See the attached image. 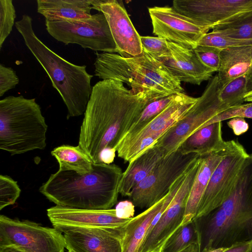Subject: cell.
<instances>
[{
    "label": "cell",
    "instance_id": "obj_1",
    "mask_svg": "<svg viewBox=\"0 0 252 252\" xmlns=\"http://www.w3.org/2000/svg\"><path fill=\"white\" fill-rule=\"evenodd\" d=\"M151 100L134 93L120 81L102 80L93 87L79 137L78 146L94 164H101L104 150L117 152L120 141Z\"/></svg>",
    "mask_w": 252,
    "mask_h": 252
},
{
    "label": "cell",
    "instance_id": "obj_2",
    "mask_svg": "<svg viewBox=\"0 0 252 252\" xmlns=\"http://www.w3.org/2000/svg\"><path fill=\"white\" fill-rule=\"evenodd\" d=\"M193 220L199 234V252L252 241V154L245 159L228 198Z\"/></svg>",
    "mask_w": 252,
    "mask_h": 252
},
{
    "label": "cell",
    "instance_id": "obj_3",
    "mask_svg": "<svg viewBox=\"0 0 252 252\" xmlns=\"http://www.w3.org/2000/svg\"><path fill=\"white\" fill-rule=\"evenodd\" d=\"M122 169L115 164H94L90 173L59 170L39 191L56 205L80 209H109L117 202Z\"/></svg>",
    "mask_w": 252,
    "mask_h": 252
},
{
    "label": "cell",
    "instance_id": "obj_4",
    "mask_svg": "<svg viewBox=\"0 0 252 252\" xmlns=\"http://www.w3.org/2000/svg\"><path fill=\"white\" fill-rule=\"evenodd\" d=\"M15 26L61 95L67 109V118L84 114L92 93L93 77L87 72L86 66L68 62L45 45L35 35L30 16L23 15Z\"/></svg>",
    "mask_w": 252,
    "mask_h": 252
},
{
    "label": "cell",
    "instance_id": "obj_5",
    "mask_svg": "<svg viewBox=\"0 0 252 252\" xmlns=\"http://www.w3.org/2000/svg\"><path fill=\"white\" fill-rule=\"evenodd\" d=\"M94 75L102 80L126 83L135 94L143 93L151 100L183 93L181 82L159 61L143 50L125 58L115 53L96 52Z\"/></svg>",
    "mask_w": 252,
    "mask_h": 252
},
{
    "label": "cell",
    "instance_id": "obj_6",
    "mask_svg": "<svg viewBox=\"0 0 252 252\" xmlns=\"http://www.w3.org/2000/svg\"><path fill=\"white\" fill-rule=\"evenodd\" d=\"M48 126L35 98L9 96L0 100V149L12 156L46 145Z\"/></svg>",
    "mask_w": 252,
    "mask_h": 252
},
{
    "label": "cell",
    "instance_id": "obj_7",
    "mask_svg": "<svg viewBox=\"0 0 252 252\" xmlns=\"http://www.w3.org/2000/svg\"><path fill=\"white\" fill-rule=\"evenodd\" d=\"M218 75L213 76L197 101L185 115L168 129L154 146L159 148L164 157L176 151L182 142L218 114L228 108L220 99Z\"/></svg>",
    "mask_w": 252,
    "mask_h": 252
},
{
    "label": "cell",
    "instance_id": "obj_8",
    "mask_svg": "<svg viewBox=\"0 0 252 252\" xmlns=\"http://www.w3.org/2000/svg\"><path fill=\"white\" fill-rule=\"evenodd\" d=\"M199 156L195 153L184 154L177 149L163 158L132 190L130 198L134 205L147 209L160 200Z\"/></svg>",
    "mask_w": 252,
    "mask_h": 252
},
{
    "label": "cell",
    "instance_id": "obj_9",
    "mask_svg": "<svg viewBox=\"0 0 252 252\" xmlns=\"http://www.w3.org/2000/svg\"><path fill=\"white\" fill-rule=\"evenodd\" d=\"M48 32L64 44H77L84 48L118 54L116 44L102 12L90 18L65 21L45 20Z\"/></svg>",
    "mask_w": 252,
    "mask_h": 252
},
{
    "label": "cell",
    "instance_id": "obj_10",
    "mask_svg": "<svg viewBox=\"0 0 252 252\" xmlns=\"http://www.w3.org/2000/svg\"><path fill=\"white\" fill-rule=\"evenodd\" d=\"M13 246L24 252H65L63 233L28 220L0 216V246Z\"/></svg>",
    "mask_w": 252,
    "mask_h": 252
},
{
    "label": "cell",
    "instance_id": "obj_11",
    "mask_svg": "<svg viewBox=\"0 0 252 252\" xmlns=\"http://www.w3.org/2000/svg\"><path fill=\"white\" fill-rule=\"evenodd\" d=\"M249 155L243 145L234 140L231 148L213 173L194 219L208 214L228 198Z\"/></svg>",
    "mask_w": 252,
    "mask_h": 252
},
{
    "label": "cell",
    "instance_id": "obj_12",
    "mask_svg": "<svg viewBox=\"0 0 252 252\" xmlns=\"http://www.w3.org/2000/svg\"><path fill=\"white\" fill-rule=\"evenodd\" d=\"M201 161L199 156L188 171L183 182L171 203L147 234L139 252H148L163 246L181 225L190 190Z\"/></svg>",
    "mask_w": 252,
    "mask_h": 252
},
{
    "label": "cell",
    "instance_id": "obj_13",
    "mask_svg": "<svg viewBox=\"0 0 252 252\" xmlns=\"http://www.w3.org/2000/svg\"><path fill=\"white\" fill-rule=\"evenodd\" d=\"M153 33L182 47L193 49L202 36L210 30L201 27L177 11L172 6L148 8Z\"/></svg>",
    "mask_w": 252,
    "mask_h": 252
},
{
    "label": "cell",
    "instance_id": "obj_14",
    "mask_svg": "<svg viewBox=\"0 0 252 252\" xmlns=\"http://www.w3.org/2000/svg\"><path fill=\"white\" fill-rule=\"evenodd\" d=\"M93 9L102 12L109 25L118 54L130 58L141 54L140 35L133 26L122 1L92 0Z\"/></svg>",
    "mask_w": 252,
    "mask_h": 252
},
{
    "label": "cell",
    "instance_id": "obj_15",
    "mask_svg": "<svg viewBox=\"0 0 252 252\" xmlns=\"http://www.w3.org/2000/svg\"><path fill=\"white\" fill-rule=\"evenodd\" d=\"M172 7L198 26L211 30L238 13L252 9V0H175Z\"/></svg>",
    "mask_w": 252,
    "mask_h": 252
},
{
    "label": "cell",
    "instance_id": "obj_16",
    "mask_svg": "<svg viewBox=\"0 0 252 252\" xmlns=\"http://www.w3.org/2000/svg\"><path fill=\"white\" fill-rule=\"evenodd\" d=\"M53 227L63 233L66 249L75 252H123L125 226L112 229L67 225Z\"/></svg>",
    "mask_w": 252,
    "mask_h": 252
},
{
    "label": "cell",
    "instance_id": "obj_17",
    "mask_svg": "<svg viewBox=\"0 0 252 252\" xmlns=\"http://www.w3.org/2000/svg\"><path fill=\"white\" fill-rule=\"evenodd\" d=\"M198 97L178 93L174 100L160 113L141 127L128 132L117 147V153L126 149L146 137L158 140L168 129L180 121L194 105Z\"/></svg>",
    "mask_w": 252,
    "mask_h": 252
},
{
    "label": "cell",
    "instance_id": "obj_18",
    "mask_svg": "<svg viewBox=\"0 0 252 252\" xmlns=\"http://www.w3.org/2000/svg\"><path fill=\"white\" fill-rule=\"evenodd\" d=\"M47 214L53 226L67 225L99 229L123 228L132 218L118 217L115 209H80L58 205L48 209Z\"/></svg>",
    "mask_w": 252,
    "mask_h": 252
},
{
    "label": "cell",
    "instance_id": "obj_19",
    "mask_svg": "<svg viewBox=\"0 0 252 252\" xmlns=\"http://www.w3.org/2000/svg\"><path fill=\"white\" fill-rule=\"evenodd\" d=\"M171 55L157 59L181 82L199 85L213 76L212 70L205 66L193 49L182 47L168 41Z\"/></svg>",
    "mask_w": 252,
    "mask_h": 252
},
{
    "label": "cell",
    "instance_id": "obj_20",
    "mask_svg": "<svg viewBox=\"0 0 252 252\" xmlns=\"http://www.w3.org/2000/svg\"><path fill=\"white\" fill-rule=\"evenodd\" d=\"M234 142V140L226 141L225 144L219 149L200 156L201 163L190 190L181 225L194 220L200 200L213 173L229 151Z\"/></svg>",
    "mask_w": 252,
    "mask_h": 252
},
{
    "label": "cell",
    "instance_id": "obj_21",
    "mask_svg": "<svg viewBox=\"0 0 252 252\" xmlns=\"http://www.w3.org/2000/svg\"><path fill=\"white\" fill-rule=\"evenodd\" d=\"M218 71L220 88L243 75L252 76V45L234 46L221 50Z\"/></svg>",
    "mask_w": 252,
    "mask_h": 252
},
{
    "label": "cell",
    "instance_id": "obj_22",
    "mask_svg": "<svg viewBox=\"0 0 252 252\" xmlns=\"http://www.w3.org/2000/svg\"><path fill=\"white\" fill-rule=\"evenodd\" d=\"M37 12L46 21L56 22L90 18L92 0H37Z\"/></svg>",
    "mask_w": 252,
    "mask_h": 252
},
{
    "label": "cell",
    "instance_id": "obj_23",
    "mask_svg": "<svg viewBox=\"0 0 252 252\" xmlns=\"http://www.w3.org/2000/svg\"><path fill=\"white\" fill-rule=\"evenodd\" d=\"M163 158L160 150L153 146L129 162L119 183V193L130 197L134 188L147 177Z\"/></svg>",
    "mask_w": 252,
    "mask_h": 252
},
{
    "label": "cell",
    "instance_id": "obj_24",
    "mask_svg": "<svg viewBox=\"0 0 252 252\" xmlns=\"http://www.w3.org/2000/svg\"><path fill=\"white\" fill-rule=\"evenodd\" d=\"M166 196L150 208L133 217L125 227L123 252H139L153 220L164 204Z\"/></svg>",
    "mask_w": 252,
    "mask_h": 252
},
{
    "label": "cell",
    "instance_id": "obj_25",
    "mask_svg": "<svg viewBox=\"0 0 252 252\" xmlns=\"http://www.w3.org/2000/svg\"><path fill=\"white\" fill-rule=\"evenodd\" d=\"M222 122L201 128L187 137L178 150L184 154L195 153L203 156L222 147L226 141L222 137Z\"/></svg>",
    "mask_w": 252,
    "mask_h": 252
},
{
    "label": "cell",
    "instance_id": "obj_26",
    "mask_svg": "<svg viewBox=\"0 0 252 252\" xmlns=\"http://www.w3.org/2000/svg\"><path fill=\"white\" fill-rule=\"evenodd\" d=\"M51 154L59 163V170L73 171L80 174L93 170L94 163L78 146L63 145L54 148Z\"/></svg>",
    "mask_w": 252,
    "mask_h": 252
},
{
    "label": "cell",
    "instance_id": "obj_27",
    "mask_svg": "<svg viewBox=\"0 0 252 252\" xmlns=\"http://www.w3.org/2000/svg\"><path fill=\"white\" fill-rule=\"evenodd\" d=\"M212 29L230 38L252 42V9L238 13Z\"/></svg>",
    "mask_w": 252,
    "mask_h": 252
},
{
    "label": "cell",
    "instance_id": "obj_28",
    "mask_svg": "<svg viewBox=\"0 0 252 252\" xmlns=\"http://www.w3.org/2000/svg\"><path fill=\"white\" fill-rule=\"evenodd\" d=\"M252 91V76L243 75L237 77L221 88L219 97L222 103L228 108L242 104L245 96Z\"/></svg>",
    "mask_w": 252,
    "mask_h": 252
},
{
    "label": "cell",
    "instance_id": "obj_29",
    "mask_svg": "<svg viewBox=\"0 0 252 252\" xmlns=\"http://www.w3.org/2000/svg\"><path fill=\"white\" fill-rule=\"evenodd\" d=\"M199 238L194 220L181 225L166 240L161 252H179L192 244H198Z\"/></svg>",
    "mask_w": 252,
    "mask_h": 252
},
{
    "label": "cell",
    "instance_id": "obj_30",
    "mask_svg": "<svg viewBox=\"0 0 252 252\" xmlns=\"http://www.w3.org/2000/svg\"><path fill=\"white\" fill-rule=\"evenodd\" d=\"M177 94L149 102L132 123L128 132L136 130L151 121L174 100Z\"/></svg>",
    "mask_w": 252,
    "mask_h": 252
},
{
    "label": "cell",
    "instance_id": "obj_31",
    "mask_svg": "<svg viewBox=\"0 0 252 252\" xmlns=\"http://www.w3.org/2000/svg\"><path fill=\"white\" fill-rule=\"evenodd\" d=\"M197 45L213 47L222 50L231 47L252 45V42L230 38L212 31L203 35Z\"/></svg>",
    "mask_w": 252,
    "mask_h": 252
},
{
    "label": "cell",
    "instance_id": "obj_32",
    "mask_svg": "<svg viewBox=\"0 0 252 252\" xmlns=\"http://www.w3.org/2000/svg\"><path fill=\"white\" fill-rule=\"evenodd\" d=\"M16 11L11 0H0V49L12 30Z\"/></svg>",
    "mask_w": 252,
    "mask_h": 252
},
{
    "label": "cell",
    "instance_id": "obj_33",
    "mask_svg": "<svg viewBox=\"0 0 252 252\" xmlns=\"http://www.w3.org/2000/svg\"><path fill=\"white\" fill-rule=\"evenodd\" d=\"M21 193L17 182L7 175H0V210L14 204Z\"/></svg>",
    "mask_w": 252,
    "mask_h": 252
},
{
    "label": "cell",
    "instance_id": "obj_34",
    "mask_svg": "<svg viewBox=\"0 0 252 252\" xmlns=\"http://www.w3.org/2000/svg\"><path fill=\"white\" fill-rule=\"evenodd\" d=\"M140 41L143 50L156 59L171 55L168 41L163 38L158 36H140Z\"/></svg>",
    "mask_w": 252,
    "mask_h": 252
},
{
    "label": "cell",
    "instance_id": "obj_35",
    "mask_svg": "<svg viewBox=\"0 0 252 252\" xmlns=\"http://www.w3.org/2000/svg\"><path fill=\"white\" fill-rule=\"evenodd\" d=\"M193 50L205 66L214 72H218L220 65L221 49L213 47L197 45Z\"/></svg>",
    "mask_w": 252,
    "mask_h": 252
},
{
    "label": "cell",
    "instance_id": "obj_36",
    "mask_svg": "<svg viewBox=\"0 0 252 252\" xmlns=\"http://www.w3.org/2000/svg\"><path fill=\"white\" fill-rule=\"evenodd\" d=\"M237 117L252 119V102L242 104L228 108L210 120L207 123V126Z\"/></svg>",
    "mask_w": 252,
    "mask_h": 252
},
{
    "label": "cell",
    "instance_id": "obj_37",
    "mask_svg": "<svg viewBox=\"0 0 252 252\" xmlns=\"http://www.w3.org/2000/svg\"><path fill=\"white\" fill-rule=\"evenodd\" d=\"M19 79L13 68L0 64V96L15 88Z\"/></svg>",
    "mask_w": 252,
    "mask_h": 252
},
{
    "label": "cell",
    "instance_id": "obj_38",
    "mask_svg": "<svg viewBox=\"0 0 252 252\" xmlns=\"http://www.w3.org/2000/svg\"><path fill=\"white\" fill-rule=\"evenodd\" d=\"M134 206L132 201L125 200L120 202L115 208L117 216L121 219L133 218Z\"/></svg>",
    "mask_w": 252,
    "mask_h": 252
},
{
    "label": "cell",
    "instance_id": "obj_39",
    "mask_svg": "<svg viewBox=\"0 0 252 252\" xmlns=\"http://www.w3.org/2000/svg\"><path fill=\"white\" fill-rule=\"evenodd\" d=\"M227 125L232 129L233 133L237 136L245 133L249 128V124L245 118L239 117L229 119V121L227 122Z\"/></svg>",
    "mask_w": 252,
    "mask_h": 252
},
{
    "label": "cell",
    "instance_id": "obj_40",
    "mask_svg": "<svg viewBox=\"0 0 252 252\" xmlns=\"http://www.w3.org/2000/svg\"><path fill=\"white\" fill-rule=\"evenodd\" d=\"M224 252H252V241L236 243Z\"/></svg>",
    "mask_w": 252,
    "mask_h": 252
},
{
    "label": "cell",
    "instance_id": "obj_41",
    "mask_svg": "<svg viewBox=\"0 0 252 252\" xmlns=\"http://www.w3.org/2000/svg\"><path fill=\"white\" fill-rule=\"evenodd\" d=\"M0 252H24L13 246H0Z\"/></svg>",
    "mask_w": 252,
    "mask_h": 252
},
{
    "label": "cell",
    "instance_id": "obj_42",
    "mask_svg": "<svg viewBox=\"0 0 252 252\" xmlns=\"http://www.w3.org/2000/svg\"><path fill=\"white\" fill-rule=\"evenodd\" d=\"M179 252H199L198 244L191 245Z\"/></svg>",
    "mask_w": 252,
    "mask_h": 252
},
{
    "label": "cell",
    "instance_id": "obj_43",
    "mask_svg": "<svg viewBox=\"0 0 252 252\" xmlns=\"http://www.w3.org/2000/svg\"><path fill=\"white\" fill-rule=\"evenodd\" d=\"M245 101L252 102V91L248 93L245 96Z\"/></svg>",
    "mask_w": 252,
    "mask_h": 252
},
{
    "label": "cell",
    "instance_id": "obj_44",
    "mask_svg": "<svg viewBox=\"0 0 252 252\" xmlns=\"http://www.w3.org/2000/svg\"><path fill=\"white\" fill-rule=\"evenodd\" d=\"M228 248H218L210 250L207 252H224Z\"/></svg>",
    "mask_w": 252,
    "mask_h": 252
},
{
    "label": "cell",
    "instance_id": "obj_45",
    "mask_svg": "<svg viewBox=\"0 0 252 252\" xmlns=\"http://www.w3.org/2000/svg\"><path fill=\"white\" fill-rule=\"evenodd\" d=\"M162 247L158 248L156 249V250H154L153 251H150L148 252H161Z\"/></svg>",
    "mask_w": 252,
    "mask_h": 252
},
{
    "label": "cell",
    "instance_id": "obj_46",
    "mask_svg": "<svg viewBox=\"0 0 252 252\" xmlns=\"http://www.w3.org/2000/svg\"><path fill=\"white\" fill-rule=\"evenodd\" d=\"M67 252H75L74 251H73V250H71V249H67Z\"/></svg>",
    "mask_w": 252,
    "mask_h": 252
}]
</instances>
